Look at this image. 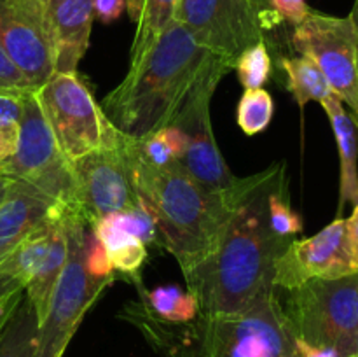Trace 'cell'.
Masks as SVG:
<instances>
[{
    "label": "cell",
    "instance_id": "cell-39",
    "mask_svg": "<svg viewBox=\"0 0 358 357\" xmlns=\"http://www.w3.org/2000/svg\"><path fill=\"white\" fill-rule=\"evenodd\" d=\"M124 2H126V13L129 14V20L136 24L140 20V14H142L143 0H124Z\"/></svg>",
    "mask_w": 358,
    "mask_h": 357
},
{
    "label": "cell",
    "instance_id": "cell-20",
    "mask_svg": "<svg viewBox=\"0 0 358 357\" xmlns=\"http://www.w3.org/2000/svg\"><path fill=\"white\" fill-rule=\"evenodd\" d=\"M37 335V314L27 294H23L0 331V357H35Z\"/></svg>",
    "mask_w": 358,
    "mask_h": 357
},
{
    "label": "cell",
    "instance_id": "cell-4",
    "mask_svg": "<svg viewBox=\"0 0 358 357\" xmlns=\"http://www.w3.org/2000/svg\"><path fill=\"white\" fill-rule=\"evenodd\" d=\"M285 294L280 300L296 338L334 349L339 357L357 356L358 272L308 280Z\"/></svg>",
    "mask_w": 358,
    "mask_h": 357
},
{
    "label": "cell",
    "instance_id": "cell-28",
    "mask_svg": "<svg viewBox=\"0 0 358 357\" xmlns=\"http://www.w3.org/2000/svg\"><path fill=\"white\" fill-rule=\"evenodd\" d=\"M138 142V150L142 154L143 160L154 168H166L170 164L177 163L173 153H171L170 146L166 144L163 132H156L150 136L143 140H136Z\"/></svg>",
    "mask_w": 358,
    "mask_h": 357
},
{
    "label": "cell",
    "instance_id": "cell-38",
    "mask_svg": "<svg viewBox=\"0 0 358 357\" xmlns=\"http://www.w3.org/2000/svg\"><path fill=\"white\" fill-rule=\"evenodd\" d=\"M252 4H254V7L257 9L259 16H261L262 20V24H264V30L266 28H271L273 24L278 23V16L275 14V10L271 9V6H269V0H250Z\"/></svg>",
    "mask_w": 358,
    "mask_h": 357
},
{
    "label": "cell",
    "instance_id": "cell-43",
    "mask_svg": "<svg viewBox=\"0 0 358 357\" xmlns=\"http://www.w3.org/2000/svg\"><path fill=\"white\" fill-rule=\"evenodd\" d=\"M357 356H358V346H357Z\"/></svg>",
    "mask_w": 358,
    "mask_h": 357
},
{
    "label": "cell",
    "instance_id": "cell-9",
    "mask_svg": "<svg viewBox=\"0 0 358 357\" xmlns=\"http://www.w3.org/2000/svg\"><path fill=\"white\" fill-rule=\"evenodd\" d=\"M292 46L322 70L336 97L352 108L358 126V34L352 18L311 10L294 28Z\"/></svg>",
    "mask_w": 358,
    "mask_h": 357
},
{
    "label": "cell",
    "instance_id": "cell-42",
    "mask_svg": "<svg viewBox=\"0 0 358 357\" xmlns=\"http://www.w3.org/2000/svg\"><path fill=\"white\" fill-rule=\"evenodd\" d=\"M285 357H297V356H285Z\"/></svg>",
    "mask_w": 358,
    "mask_h": 357
},
{
    "label": "cell",
    "instance_id": "cell-5",
    "mask_svg": "<svg viewBox=\"0 0 358 357\" xmlns=\"http://www.w3.org/2000/svg\"><path fill=\"white\" fill-rule=\"evenodd\" d=\"M199 318V357L296 356V336L275 287L238 314Z\"/></svg>",
    "mask_w": 358,
    "mask_h": 357
},
{
    "label": "cell",
    "instance_id": "cell-11",
    "mask_svg": "<svg viewBox=\"0 0 358 357\" xmlns=\"http://www.w3.org/2000/svg\"><path fill=\"white\" fill-rule=\"evenodd\" d=\"M76 182V206L87 226H94L101 217L124 212L138 203L129 174L126 135L72 161Z\"/></svg>",
    "mask_w": 358,
    "mask_h": 357
},
{
    "label": "cell",
    "instance_id": "cell-35",
    "mask_svg": "<svg viewBox=\"0 0 358 357\" xmlns=\"http://www.w3.org/2000/svg\"><path fill=\"white\" fill-rule=\"evenodd\" d=\"M17 125H0V164L9 160L17 147Z\"/></svg>",
    "mask_w": 358,
    "mask_h": 357
},
{
    "label": "cell",
    "instance_id": "cell-2",
    "mask_svg": "<svg viewBox=\"0 0 358 357\" xmlns=\"http://www.w3.org/2000/svg\"><path fill=\"white\" fill-rule=\"evenodd\" d=\"M231 70L234 63L212 55L173 20L100 105L119 132L143 140L173 125L206 80Z\"/></svg>",
    "mask_w": 358,
    "mask_h": 357
},
{
    "label": "cell",
    "instance_id": "cell-19",
    "mask_svg": "<svg viewBox=\"0 0 358 357\" xmlns=\"http://www.w3.org/2000/svg\"><path fill=\"white\" fill-rule=\"evenodd\" d=\"M90 230L105 247L114 270L133 275L142 268L147 259L145 244L129 233L122 212L101 217Z\"/></svg>",
    "mask_w": 358,
    "mask_h": 357
},
{
    "label": "cell",
    "instance_id": "cell-10",
    "mask_svg": "<svg viewBox=\"0 0 358 357\" xmlns=\"http://www.w3.org/2000/svg\"><path fill=\"white\" fill-rule=\"evenodd\" d=\"M175 20L199 46L231 63L264 41V24L250 0H178Z\"/></svg>",
    "mask_w": 358,
    "mask_h": 357
},
{
    "label": "cell",
    "instance_id": "cell-1",
    "mask_svg": "<svg viewBox=\"0 0 358 357\" xmlns=\"http://www.w3.org/2000/svg\"><path fill=\"white\" fill-rule=\"evenodd\" d=\"M282 182L285 167L275 163L250 177H236L231 186L234 206L215 252L184 275L187 290L198 298L199 315L238 314L273 287L276 259L292 241L269 224L268 198Z\"/></svg>",
    "mask_w": 358,
    "mask_h": 357
},
{
    "label": "cell",
    "instance_id": "cell-17",
    "mask_svg": "<svg viewBox=\"0 0 358 357\" xmlns=\"http://www.w3.org/2000/svg\"><path fill=\"white\" fill-rule=\"evenodd\" d=\"M331 121L339 160H341V186H339V212L345 203H358V126L352 115L343 107V102L336 94L322 102Z\"/></svg>",
    "mask_w": 358,
    "mask_h": 357
},
{
    "label": "cell",
    "instance_id": "cell-41",
    "mask_svg": "<svg viewBox=\"0 0 358 357\" xmlns=\"http://www.w3.org/2000/svg\"><path fill=\"white\" fill-rule=\"evenodd\" d=\"M350 18H352L353 23H355L357 34H358V0H355V4H353V9H352V13H350Z\"/></svg>",
    "mask_w": 358,
    "mask_h": 357
},
{
    "label": "cell",
    "instance_id": "cell-23",
    "mask_svg": "<svg viewBox=\"0 0 358 357\" xmlns=\"http://www.w3.org/2000/svg\"><path fill=\"white\" fill-rule=\"evenodd\" d=\"M147 303L156 317L171 324H189L199 317L198 298L173 284L157 286L149 290Z\"/></svg>",
    "mask_w": 358,
    "mask_h": 357
},
{
    "label": "cell",
    "instance_id": "cell-8",
    "mask_svg": "<svg viewBox=\"0 0 358 357\" xmlns=\"http://www.w3.org/2000/svg\"><path fill=\"white\" fill-rule=\"evenodd\" d=\"M35 94L59 149L70 161L115 142L121 133L77 72H55Z\"/></svg>",
    "mask_w": 358,
    "mask_h": 357
},
{
    "label": "cell",
    "instance_id": "cell-25",
    "mask_svg": "<svg viewBox=\"0 0 358 357\" xmlns=\"http://www.w3.org/2000/svg\"><path fill=\"white\" fill-rule=\"evenodd\" d=\"M234 69L245 90H259L264 86L273 69L264 41L245 49L234 62Z\"/></svg>",
    "mask_w": 358,
    "mask_h": 357
},
{
    "label": "cell",
    "instance_id": "cell-18",
    "mask_svg": "<svg viewBox=\"0 0 358 357\" xmlns=\"http://www.w3.org/2000/svg\"><path fill=\"white\" fill-rule=\"evenodd\" d=\"M56 212H58V219H56V226L55 231H52L51 241L48 245V251H45V255L42 258L41 265L37 266L34 276H31L27 289H24V294L30 300V303L34 304L38 324L44 321L45 314H48L52 290H55L59 273H62L63 266H65L66 254H69L62 205H58V203H56Z\"/></svg>",
    "mask_w": 358,
    "mask_h": 357
},
{
    "label": "cell",
    "instance_id": "cell-13",
    "mask_svg": "<svg viewBox=\"0 0 358 357\" xmlns=\"http://www.w3.org/2000/svg\"><path fill=\"white\" fill-rule=\"evenodd\" d=\"M346 219L338 217L317 234L292 240L275 265L273 287L289 290L313 279H338L355 273Z\"/></svg>",
    "mask_w": 358,
    "mask_h": 357
},
{
    "label": "cell",
    "instance_id": "cell-37",
    "mask_svg": "<svg viewBox=\"0 0 358 357\" xmlns=\"http://www.w3.org/2000/svg\"><path fill=\"white\" fill-rule=\"evenodd\" d=\"M346 230H348V241H350V251H352L353 266L358 272V203L353 209L350 219H346Z\"/></svg>",
    "mask_w": 358,
    "mask_h": 357
},
{
    "label": "cell",
    "instance_id": "cell-22",
    "mask_svg": "<svg viewBox=\"0 0 358 357\" xmlns=\"http://www.w3.org/2000/svg\"><path fill=\"white\" fill-rule=\"evenodd\" d=\"M178 0H143L142 14L136 23L129 66H135L149 52L154 42L175 20Z\"/></svg>",
    "mask_w": 358,
    "mask_h": 357
},
{
    "label": "cell",
    "instance_id": "cell-15",
    "mask_svg": "<svg viewBox=\"0 0 358 357\" xmlns=\"http://www.w3.org/2000/svg\"><path fill=\"white\" fill-rule=\"evenodd\" d=\"M94 0H48L55 72L76 74L90 46Z\"/></svg>",
    "mask_w": 358,
    "mask_h": 357
},
{
    "label": "cell",
    "instance_id": "cell-34",
    "mask_svg": "<svg viewBox=\"0 0 358 357\" xmlns=\"http://www.w3.org/2000/svg\"><path fill=\"white\" fill-rule=\"evenodd\" d=\"M161 132H163L164 139H166V144L170 146L175 160L180 161L182 156L185 154V150H187V135L184 133V130L178 128V126L175 125H170L161 128Z\"/></svg>",
    "mask_w": 358,
    "mask_h": 357
},
{
    "label": "cell",
    "instance_id": "cell-16",
    "mask_svg": "<svg viewBox=\"0 0 358 357\" xmlns=\"http://www.w3.org/2000/svg\"><path fill=\"white\" fill-rule=\"evenodd\" d=\"M55 205V200L34 186L9 178L0 203V261L51 214Z\"/></svg>",
    "mask_w": 358,
    "mask_h": 357
},
{
    "label": "cell",
    "instance_id": "cell-3",
    "mask_svg": "<svg viewBox=\"0 0 358 357\" xmlns=\"http://www.w3.org/2000/svg\"><path fill=\"white\" fill-rule=\"evenodd\" d=\"M126 154L133 189L154 216L164 247L185 275L215 252L234 206L231 188L208 191L178 161L166 168L150 167L138 142L128 135Z\"/></svg>",
    "mask_w": 358,
    "mask_h": 357
},
{
    "label": "cell",
    "instance_id": "cell-21",
    "mask_svg": "<svg viewBox=\"0 0 358 357\" xmlns=\"http://www.w3.org/2000/svg\"><path fill=\"white\" fill-rule=\"evenodd\" d=\"M282 69L287 72L289 91L301 108H304L308 102L322 104L334 94L322 70L306 56L283 58Z\"/></svg>",
    "mask_w": 358,
    "mask_h": 357
},
{
    "label": "cell",
    "instance_id": "cell-24",
    "mask_svg": "<svg viewBox=\"0 0 358 357\" xmlns=\"http://www.w3.org/2000/svg\"><path fill=\"white\" fill-rule=\"evenodd\" d=\"M275 114V102L273 97L264 90H245L238 104V126L248 136L259 135L264 132L271 122Z\"/></svg>",
    "mask_w": 358,
    "mask_h": 357
},
{
    "label": "cell",
    "instance_id": "cell-30",
    "mask_svg": "<svg viewBox=\"0 0 358 357\" xmlns=\"http://www.w3.org/2000/svg\"><path fill=\"white\" fill-rule=\"evenodd\" d=\"M9 90H35V88L0 48V91Z\"/></svg>",
    "mask_w": 358,
    "mask_h": 357
},
{
    "label": "cell",
    "instance_id": "cell-31",
    "mask_svg": "<svg viewBox=\"0 0 358 357\" xmlns=\"http://www.w3.org/2000/svg\"><path fill=\"white\" fill-rule=\"evenodd\" d=\"M24 91L28 90L0 91V125H20Z\"/></svg>",
    "mask_w": 358,
    "mask_h": 357
},
{
    "label": "cell",
    "instance_id": "cell-32",
    "mask_svg": "<svg viewBox=\"0 0 358 357\" xmlns=\"http://www.w3.org/2000/svg\"><path fill=\"white\" fill-rule=\"evenodd\" d=\"M269 6L275 10L280 21H289L294 27L303 23L308 14L311 13L306 0H269Z\"/></svg>",
    "mask_w": 358,
    "mask_h": 357
},
{
    "label": "cell",
    "instance_id": "cell-36",
    "mask_svg": "<svg viewBox=\"0 0 358 357\" xmlns=\"http://www.w3.org/2000/svg\"><path fill=\"white\" fill-rule=\"evenodd\" d=\"M296 356L297 357H339L334 349L329 346H315L304 340L296 338Z\"/></svg>",
    "mask_w": 358,
    "mask_h": 357
},
{
    "label": "cell",
    "instance_id": "cell-14",
    "mask_svg": "<svg viewBox=\"0 0 358 357\" xmlns=\"http://www.w3.org/2000/svg\"><path fill=\"white\" fill-rule=\"evenodd\" d=\"M220 80L219 77L206 80L173 121L187 135V150L178 163L194 181L213 192L227 191L236 182L217 147L210 121V102Z\"/></svg>",
    "mask_w": 358,
    "mask_h": 357
},
{
    "label": "cell",
    "instance_id": "cell-6",
    "mask_svg": "<svg viewBox=\"0 0 358 357\" xmlns=\"http://www.w3.org/2000/svg\"><path fill=\"white\" fill-rule=\"evenodd\" d=\"M66 231L65 266L58 276L48 314L38 324L35 357H63L80 321L112 279H94L84 265V240L87 224L76 206L62 205Z\"/></svg>",
    "mask_w": 358,
    "mask_h": 357
},
{
    "label": "cell",
    "instance_id": "cell-29",
    "mask_svg": "<svg viewBox=\"0 0 358 357\" xmlns=\"http://www.w3.org/2000/svg\"><path fill=\"white\" fill-rule=\"evenodd\" d=\"M24 294V286L9 273L0 270V331L6 326L7 318L17 307Z\"/></svg>",
    "mask_w": 358,
    "mask_h": 357
},
{
    "label": "cell",
    "instance_id": "cell-27",
    "mask_svg": "<svg viewBox=\"0 0 358 357\" xmlns=\"http://www.w3.org/2000/svg\"><path fill=\"white\" fill-rule=\"evenodd\" d=\"M84 265L87 273L94 279H114V266L101 241L87 227L84 240Z\"/></svg>",
    "mask_w": 358,
    "mask_h": 357
},
{
    "label": "cell",
    "instance_id": "cell-26",
    "mask_svg": "<svg viewBox=\"0 0 358 357\" xmlns=\"http://www.w3.org/2000/svg\"><path fill=\"white\" fill-rule=\"evenodd\" d=\"M268 212L271 230L283 238H292L303 231V219L290 209L285 200V182L275 188L268 198Z\"/></svg>",
    "mask_w": 358,
    "mask_h": 357
},
{
    "label": "cell",
    "instance_id": "cell-40",
    "mask_svg": "<svg viewBox=\"0 0 358 357\" xmlns=\"http://www.w3.org/2000/svg\"><path fill=\"white\" fill-rule=\"evenodd\" d=\"M7 186H9V178H6L0 175V203L3 202V196H6V192H7Z\"/></svg>",
    "mask_w": 358,
    "mask_h": 357
},
{
    "label": "cell",
    "instance_id": "cell-12",
    "mask_svg": "<svg viewBox=\"0 0 358 357\" xmlns=\"http://www.w3.org/2000/svg\"><path fill=\"white\" fill-rule=\"evenodd\" d=\"M0 48L37 90L55 74L48 0H0Z\"/></svg>",
    "mask_w": 358,
    "mask_h": 357
},
{
    "label": "cell",
    "instance_id": "cell-44",
    "mask_svg": "<svg viewBox=\"0 0 358 357\" xmlns=\"http://www.w3.org/2000/svg\"><path fill=\"white\" fill-rule=\"evenodd\" d=\"M353 357H358V356H353Z\"/></svg>",
    "mask_w": 358,
    "mask_h": 357
},
{
    "label": "cell",
    "instance_id": "cell-7",
    "mask_svg": "<svg viewBox=\"0 0 358 357\" xmlns=\"http://www.w3.org/2000/svg\"><path fill=\"white\" fill-rule=\"evenodd\" d=\"M17 128V147L0 164V175L34 186L58 205L76 206L72 161L59 149L35 90L24 91Z\"/></svg>",
    "mask_w": 358,
    "mask_h": 357
},
{
    "label": "cell",
    "instance_id": "cell-33",
    "mask_svg": "<svg viewBox=\"0 0 358 357\" xmlns=\"http://www.w3.org/2000/svg\"><path fill=\"white\" fill-rule=\"evenodd\" d=\"M93 10L98 21L105 24L114 23L126 10V2L124 0H94Z\"/></svg>",
    "mask_w": 358,
    "mask_h": 357
}]
</instances>
